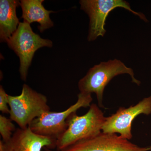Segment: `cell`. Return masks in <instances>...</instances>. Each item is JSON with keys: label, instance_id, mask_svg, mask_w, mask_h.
Here are the masks:
<instances>
[{"label": "cell", "instance_id": "obj_15", "mask_svg": "<svg viewBox=\"0 0 151 151\" xmlns=\"http://www.w3.org/2000/svg\"><path fill=\"white\" fill-rule=\"evenodd\" d=\"M42 151H59L57 150L56 151L53 150H51V149L47 148V147H45L43 149V150Z\"/></svg>", "mask_w": 151, "mask_h": 151}, {"label": "cell", "instance_id": "obj_5", "mask_svg": "<svg viewBox=\"0 0 151 151\" xmlns=\"http://www.w3.org/2000/svg\"><path fill=\"white\" fill-rule=\"evenodd\" d=\"M91 94L80 93L76 103L61 112L45 113L35 119L29 126L32 132L37 134L57 139L67 129L68 118L81 108L89 107L92 103Z\"/></svg>", "mask_w": 151, "mask_h": 151}, {"label": "cell", "instance_id": "obj_14", "mask_svg": "<svg viewBox=\"0 0 151 151\" xmlns=\"http://www.w3.org/2000/svg\"><path fill=\"white\" fill-rule=\"evenodd\" d=\"M3 145H4V142L2 140H0V151H4Z\"/></svg>", "mask_w": 151, "mask_h": 151}, {"label": "cell", "instance_id": "obj_4", "mask_svg": "<svg viewBox=\"0 0 151 151\" xmlns=\"http://www.w3.org/2000/svg\"><path fill=\"white\" fill-rule=\"evenodd\" d=\"M7 43L19 58V71L21 78L24 81L35 52L41 47L52 46V41L41 37L33 31L30 24L25 22H20L17 29Z\"/></svg>", "mask_w": 151, "mask_h": 151}, {"label": "cell", "instance_id": "obj_7", "mask_svg": "<svg viewBox=\"0 0 151 151\" xmlns=\"http://www.w3.org/2000/svg\"><path fill=\"white\" fill-rule=\"evenodd\" d=\"M142 114H151V96L129 108L120 107L116 113L106 117L102 132L108 134L118 133L121 137L129 140L133 137L132 123L136 117Z\"/></svg>", "mask_w": 151, "mask_h": 151}, {"label": "cell", "instance_id": "obj_13", "mask_svg": "<svg viewBox=\"0 0 151 151\" xmlns=\"http://www.w3.org/2000/svg\"><path fill=\"white\" fill-rule=\"evenodd\" d=\"M8 95L3 86H0V111L2 113L9 114L10 108H9Z\"/></svg>", "mask_w": 151, "mask_h": 151}, {"label": "cell", "instance_id": "obj_10", "mask_svg": "<svg viewBox=\"0 0 151 151\" xmlns=\"http://www.w3.org/2000/svg\"><path fill=\"white\" fill-rule=\"evenodd\" d=\"M43 0H22L20 1L22 14V18L24 22L29 24L38 22V27L40 32L53 27V22L50 17V14L53 12L45 8Z\"/></svg>", "mask_w": 151, "mask_h": 151}, {"label": "cell", "instance_id": "obj_2", "mask_svg": "<svg viewBox=\"0 0 151 151\" xmlns=\"http://www.w3.org/2000/svg\"><path fill=\"white\" fill-rule=\"evenodd\" d=\"M124 73L129 74L132 82L139 86L140 81L135 78L133 69L127 67L121 60L115 59L101 62L90 68L86 75L78 81V89L81 93H95L98 106L104 108L103 102L105 86L114 77Z\"/></svg>", "mask_w": 151, "mask_h": 151}, {"label": "cell", "instance_id": "obj_3", "mask_svg": "<svg viewBox=\"0 0 151 151\" xmlns=\"http://www.w3.org/2000/svg\"><path fill=\"white\" fill-rule=\"evenodd\" d=\"M8 98L10 119L21 129L27 128L35 119L50 111L46 96L26 84L23 85L20 95L8 94Z\"/></svg>", "mask_w": 151, "mask_h": 151}, {"label": "cell", "instance_id": "obj_9", "mask_svg": "<svg viewBox=\"0 0 151 151\" xmlns=\"http://www.w3.org/2000/svg\"><path fill=\"white\" fill-rule=\"evenodd\" d=\"M56 139L37 134L29 127L17 129L3 147L4 151H42L45 147L56 148Z\"/></svg>", "mask_w": 151, "mask_h": 151}, {"label": "cell", "instance_id": "obj_6", "mask_svg": "<svg viewBox=\"0 0 151 151\" xmlns=\"http://www.w3.org/2000/svg\"><path fill=\"white\" fill-rule=\"evenodd\" d=\"M81 9L89 16V18L88 40L92 41L106 32L105 21L110 12L118 7L123 8L147 21L142 14L132 10L129 4L123 0H81Z\"/></svg>", "mask_w": 151, "mask_h": 151}, {"label": "cell", "instance_id": "obj_1", "mask_svg": "<svg viewBox=\"0 0 151 151\" xmlns=\"http://www.w3.org/2000/svg\"><path fill=\"white\" fill-rule=\"evenodd\" d=\"M106 117L96 104L92 103L88 112L81 116L76 112L68 118L66 131L57 139L56 149L61 151L79 141L93 137L102 132Z\"/></svg>", "mask_w": 151, "mask_h": 151}, {"label": "cell", "instance_id": "obj_12", "mask_svg": "<svg viewBox=\"0 0 151 151\" xmlns=\"http://www.w3.org/2000/svg\"><path fill=\"white\" fill-rule=\"evenodd\" d=\"M10 119L0 115V134L3 142H7L12 137L16 131L15 126Z\"/></svg>", "mask_w": 151, "mask_h": 151}, {"label": "cell", "instance_id": "obj_11", "mask_svg": "<svg viewBox=\"0 0 151 151\" xmlns=\"http://www.w3.org/2000/svg\"><path fill=\"white\" fill-rule=\"evenodd\" d=\"M20 2L16 0L0 1V40L7 42L17 29L20 22L17 17V8Z\"/></svg>", "mask_w": 151, "mask_h": 151}, {"label": "cell", "instance_id": "obj_8", "mask_svg": "<svg viewBox=\"0 0 151 151\" xmlns=\"http://www.w3.org/2000/svg\"><path fill=\"white\" fill-rule=\"evenodd\" d=\"M151 147H139L116 134L102 132L75 143L61 151H149Z\"/></svg>", "mask_w": 151, "mask_h": 151}]
</instances>
